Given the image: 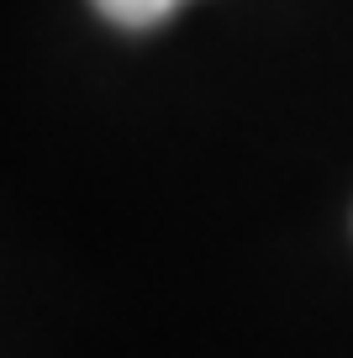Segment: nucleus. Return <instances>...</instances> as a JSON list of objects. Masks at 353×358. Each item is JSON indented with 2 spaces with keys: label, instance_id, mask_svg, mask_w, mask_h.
<instances>
[{
  "label": "nucleus",
  "instance_id": "obj_1",
  "mask_svg": "<svg viewBox=\"0 0 353 358\" xmlns=\"http://www.w3.org/2000/svg\"><path fill=\"white\" fill-rule=\"evenodd\" d=\"M174 6H179V0H95V11L106 16V22L132 27V32L169 22V16H174Z\"/></svg>",
  "mask_w": 353,
  "mask_h": 358
}]
</instances>
